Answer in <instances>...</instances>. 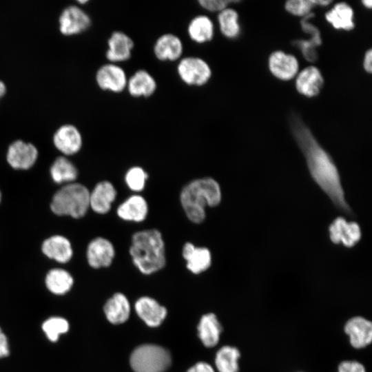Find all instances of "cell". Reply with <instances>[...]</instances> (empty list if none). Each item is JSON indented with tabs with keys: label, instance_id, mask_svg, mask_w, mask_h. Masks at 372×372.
I'll return each instance as SVG.
<instances>
[{
	"label": "cell",
	"instance_id": "cell-18",
	"mask_svg": "<svg viewBox=\"0 0 372 372\" xmlns=\"http://www.w3.org/2000/svg\"><path fill=\"white\" fill-rule=\"evenodd\" d=\"M182 255L186 260L187 268L194 274L206 271L211 265L210 251L206 247H196L189 242L184 245Z\"/></svg>",
	"mask_w": 372,
	"mask_h": 372
},
{
	"label": "cell",
	"instance_id": "cell-4",
	"mask_svg": "<svg viewBox=\"0 0 372 372\" xmlns=\"http://www.w3.org/2000/svg\"><path fill=\"white\" fill-rule=\"evenodd\" d=\"M90 208V191L78 183L65 184L53 195L50 209L58 216H84Z\"/></svg>",
	"mask_w": 372,
	"mask_h": 372
},
{
	"label": "cell",
	"instance_id": "cell-40",
	"mask_svg": "<svg viewBox=\"0 0 372 372\" xmlns=\"http://www.w3.org/2000/svg\"><path fill=\"white\" fill-rule=\"evenodd\" d=\"M9 345L6 335L0 328V358L9 355Z\"/></svg>",
	"mask_w": 372,
	"mask_h": 372
},
{
	"label": "cell",
	"instance_id": "cell-36",
	"mask_svg": "<svg viewBox=\"0 0 372 372\" xmlns=\"http://www.w3.org/2000/svg\"><path fill=\"white\" fill-rule=\"evenodd\" d=\"M292 45L301 51L303 56L309 62H315L318 59V52L315 46L309 40H295Z\"/></svg>",
	"mask_w": 372,
	"mask_h": 372
},
{
	"label": "cell",
	"instance_id": "cell-19",
	"mask_svg": "<svg viewBox=\"0 0 372 372\" xmlns=\"http://www.w3.org/2000/svg\"><path fill=\"white\" fill-rule=\"evenodd\" d=\"M269 68L274 76L287 81L293 78L297 74L298 63L293 55L282 51H276L269 58Z\"/></svg>",
	"mask_w": 372,
	"mask_h": 372
},
{
	"label": "cell",
	"instance_id": "cell-30",
	"mask_svg": "<svg viewBox=\"0 0 372 372\" xmlns=\"http://www.w3.org/2000/svg\"><path fill=\"white\" fill-rule=\"evenodd\" d=\"M218 21L221 33L227 38H236L240 32L237 12L227 8L218 12Z\"/></svg>",
	"mask_w": 372,
	"mask_h": 372
},
{
	"label": "cell",
	"instance_id": "cell-26",
	"mask_svg": "<svg viewBox=\"0 0 372 372\" xmlns=\"http://www.w3.org/2000/svg\"><path fill=\"white\" fill-rule=\"evenodd\" d=\"M327 21L337 30H351L353 23V11L345 2L338 3L325 14Z\"/></svg>",
	"mask_w": 372,
	"mask_h": 372
},
{
	"label": "cell",
	"instance_id": "cell-2",
	"mask_svg": "<svg viewBox=\"0 0 372 372\" xmlns=\"http://www.w3.org/2000/svg\"><path fill=\"white\" fill-rule=\"evenodd\" d=\"M130 254L134 265L143 274H152L163 269L166 264V257L161 233L156 229L134 233Z\"/></svg>",
	"mask_w": 372,
	"mask_h": 372
},
{
	"label": "cell",
	"instance_id": "cell-16",
	"mask_svg": "<svg viewBox=\"0 0 372 372\" xmlns=\"http://www.w3.org/2000/svg\"><path fill=\"white\" fill-rule=\"evenodd\" d=\"M126 90L134 98H147L156 92L157 82L148 71L140 69L128 78Z\"/></svg>",
	"mask_w": 372,
	"mask_h": 372
},
{
	"label": "cell",
	"instance_id": "cell-3",
	"mask_svg": "<svg viewBox=\"0 0 372 372\" xmlns=\"http://www.w3.org/2000/svg\"><path fill=\"white\" fill-rule=\"evenodd\" d=\"M221 200V190L218 183L212 178L195 179L181 190L180 201L189 220L202 223L206 216V207L218 206Z\"/></svg>",
	"mask_w": 372,
	"mask_h": 372
},
{
	"label": "cell",
	"instance_id": "cell-12",
	"mask_svg": "<svg viewBox=\"0 0 372 372\" xmlns=\"http://www.w3.org/2000/svg\"><path fill=\"white\" fill-rule=\"evenodd\" d=\"M114 256V247L107 238L96 237L87 245L86 251L87 262L94 269L109 267Z\"/></svg>",
	"mask_w": 372,
	"mask_h": 372
},
{
	"label": "cell",
	"instance_id": "cell-37",
	"mask_svg": "<svg viewBox=\"0 0 372 372\" xmlns=\"http://www.w3.org/2000/svg\"><path fill=\"white\" fill-rule=\"evenodd\" d=\"M347 224L343 217L336 218L329 227V238L334 244L340 243L344 228Z\"/></svg>",
	"mask_w": 372,
	"mask_h": 372
},
{
	"label": "cell",
	"instance_id": "cell-20",
	"mask_svg": "<svg viewBox=\"0 0 372 372\" xmlns=\"http://www.w3.org/2000/svg\"><path fill=\"white\" fill-rule=\"evenodd\" d=\"M135 309L138 316L152 327L159 326L167 315L165 307L147 296L141 297L136 302Z\"/></svg>",
	"mask_w": 372,
	"mask_h": 372
},
{
	"label": "cell",
	"instance_id": "cell-11",
	"mask_svg": "<svg viewBox=\"0 0 372 372\" xmlns=\"http://www.w3.org/2000/svg\"><path fill=\"white\" fill-rule=\"evenodd\" d=\"M134 43L125 32L116 30L112 32L107 39L105 57L110 63L125 62L130 59Z\"/></svg>",
	"mask_w": 372,
	"mask_h": 372
},
{
	"label": "cell",
	"instance_id": "cell-39",
	"mask_svg": "<svg viewBox=\"0 0 372 372\" xmlns=\"http://www.w3.org/2000/svg\"><path fill=\"white\" fill-rule=\"evenodd\" d=\"M338 372H366L364 365L355 360H344L338 366Z\"/></svg>",
	"mask_w": 372,
	"mask_h": 372
},
{
	"label": "cell",
	"instance_id": "cell-31",
	"mask_svg": "<svg viewBox=\"0 0 372 372\" xmlns=\"http://www.w3.org/2000/svg\"><path fill=\"white\" fill-rule=\"evenodd\" d=\"M42 329L51 342H56L61 334L68 331L69 323L63 318L52 317L43 323Z\"/></svg>",
	"mask_w": 372,
	"mask_h": 372
},
{
	"label": "cell",
	"instance_id": "cell-42",
	"mask_svg": "<svg viewBox=\"0 0 372 372\" xmlns=\"http://www.w3.org/2000/svg\"><path fill=\"white\" fill-rule=\"evenodd\" d=\"M371 62H372V50L371 49H369L365 54L364 62H363L364 68L369 73H371L372 71Z\"/></svg>",
	"mask_w": 372,
	"mask_h": 372
},
{
	"label": "cell",
	"instance_id": "cell-43",
	"mask_svg": "<svg viewBox=\"0 0 372 372\" xmlns=\"http://www.w3.org/2000/svg\"><path fill=\"white\" fill-rule=\"evenodd\" d=\"M7 92V87L5 83L0 80V99L6 95Z\"/></svg>",
	"mask_w": 372,
	"mask_h": 372
},
{
	"label": "cell",
	"instance_id": "cell-13",
	"mask_svg": "<svg viewBox=\"0 0 372 372\" xmlns=\"http://www.w3.org/2000/svg\"><path fill=\"white\" fill-rule=\"evenodd\" d=\"M183 49V43L179 37L173 33H165L156 40L153 52L161 61H176L182 58Z\"/></svg>",
	"mask_w": 372,
	"mask_h": 372
},
{
	"label": "cell",
	"instance_id": "cell-33",
	"mask_svg": "<svg viewBox=\"0 0 372 372\" xmlns=\"http://www.w3.org/2000/svg\"><path fill=\"white\" fill-rule=\"evenodd\" d=\"M361 236L362 233L359 225L354 221L347 223L340 242L346 247L351 248L360 241Z\"/></svg>",
	"mask_w": 372,
	"mask_h": 372
},
{
	"label": "cell",
	"instance_id": "cell-7",
	"mask_svg": "<svg viewBox=\"0 0 372 372\" xmlns=\"http://www.w3.org/2000/svg\"><path fill=\"white\" fill-rule=\"evenodd\" d=\"M92 24L90 15L80 6L65 7L59 17V29L64 36L79 34L87 30Z\"/></svg>",
	"mask_w": 372,
	"mask_h": 372
},
{
	"label": "cell",
	"instance_id": "cell-38",
	"mask_svg": "<svg viewBox=\"0 0 372 372\" xmlns=\"http://www.w3.org/2000/svg\"><path fill=\"white\" fill-rule=\"evenodd\" d=\"M237 2L239 1L232 0H199L198 3L205 10L220 12L227 8L229 3Z\"/></svg>",
	"mask_w": 372,
	"mask_h": 372
},
{
	"label": "cell",
	"instance_id": "cell-29",
	"mask_svg": "<svg viewBox=\"0 0 372 372\" xmlns=\"http://www.w3.org/2000/svg\"><path fill=\"white\" fill-rule=\"evenodd\" d=\"M239 350L230 346L221 347L216 353L215 364L219 372H238Z\"/></svg>",
	"mask_w": 372,
	"mask_h": 372
},
{
	"label": "cell",
	"instance_id": "cell-24",
	"mask_svg": "<svg viewBox=\"0 0 372 372\" xmlns=\"http://www.w3.org/2000/svg\"><path fill=\"white\" fill-rule=\"evenodd\" d=\"M107 319L112 324L125 322L130 316V305L128 300L121 293H116L104 306Z\"/></svg>",
	"mask_w": 372,
	"mask_h": 372
},
{
	"label": "cell",
	"instance_id": "cell-15",
	"mask_svg": "<svg viewBox=\"0 0 372 372\" xmlns=\"http://www.w3.org/2000/svg\"><path fill=\"white\" fill-rule=\"evenodd\" d=\"M116 194L114 186L110 181L98 183L92 192H90V208L99 214L107 213L111 209Z\"/></svg>",
	"mask_w": 372,
	"mask_h": 372
},
{
	"label": "cell",
	"instance_id": "cell-5",
	"mask_svg": "<svg viewBox=\"0 0 372 372\" xmlns=\"http://www.w3.org/2000/svg\"><path fill=\"white\" fill-rule=\"evenodd\" d=\"M130 361L134 372H165L171 364V355L162 347L145 344L132 351Z\"/></svg>",
	"mask_w": 372,
	"mask_h": 372
},
{
	"label": "cell",
	"instance_id": "cell-25",
	"mask_svg": "<svg viewBox=\"0 0 372 372\" xmlns=\"http://www.w3.org/2000/svg\"><path fill=\"white\" fill-rule=\"evenodd\" d=\"M198 335L206 347H213L219 341L222 326L214 313H207L201 318L198 326Z\"/></svg>",
	"mask_w": 372,
	"mask_h": 372
},
{
	"label": "cell",
	"instance_id": "cell-27",
	"mask_svg": "<svg viewBox=\"0 0 372 372\" xmlns=\"http://www.w3.org/2000/svg\"><path fill=\"white\" fill-rule=\"evenodd\" d=\"M50 173L54 182L59 184L74 183L78 176L76 167L65 156H60L54 161Z\"/></svg>",
	"mask_w": 372,
	"mask_h": 372
},
{
	"label": "cell",
	"instance_id": "cell-41",
	"mask_svg": "<svg viewBox=\"0 0 372 372\" xmlns=\"http://www.w3.org/2000/svg\"><path fill=\"white\" fill-rule=\"evenodd\" d=\"M187 372H214V370L208 363L200 362L189 369Z\"/></svg>",
	"mask_w": 372,
	"mask_h": 372
},
{
	"label": "cell",
	"instance_id": "cell-46",
	"mask_svg": "<svg viewBox=\"0 0 372 372\" xmlns=\"http://www.w3.org/2000/svg\"><path fill=\"white\" fill-rule=\"evenodd\" d=\"M1 192H0V203H1Z\"/></svg>",
	"mask_w": 372,
	"mask_h": 372
},
{
	"label": "cell",
	"instance_id": "cell-9",
	"mask_svg": "<svg viewBox=\"0 0 372 372\" xmlns=\"http://www.w3.org/2000/svg\"><path fill=\"white\" fill-rule=\"evenodd\" d=\"M38 156V149L34 144L18 139L8 146L6 161L13 169L25 170L34 165Z\"/></svg>",
	"mask_w": 372,
	"mask_h": 372
},
{
	"label": "cell",
	"instance_id": "cell-14",
	"mask_svg": "<svg viewBox=\"0 0 372 372\" xmlns=\"http://www.w3.org/2000/svg\"><path fill=\"white\" fill-rule=\"evenodd\" d=\"M344 330L355 349L367 347L372 341V323L362 316H354L345 323Z\"/></svg>",
	"mask_w": 372,
	"mask_h": 372
},
{
	"label": "cell",
	"instance_id": "cell-17",
	"mask_svg": "<svg viewBox=\"0 0 372 372\" xmlns=\"http://www.w3.org/2000/svg\"><path fill=\"white\" fill-rule=\"evenodd\" d=\"M41 251L46 257L59 263L69 262L73 255L70 241L61 235H54L46 238L42 243Z\"/></svg>",
	"mask_w": 372,
	"mask_h": 372
},
{
	"label": "cell",
	"instance_id": "cell-34",
	"mask_svg": "<svg viewBox=\"0 0 372 372\" xmlns=\"http://www.w3.org/2000/svg\"><path fill=\"white\" fill-rule=\"evenodd\" d=\"M315 6L311 0H290L286 2V10L293 15L305 17Z\"/></svg>",
	"mask_w": 372,
	"mask_h": 372
},
{
	"label": "cell",
	"instance_id": "cell-1",
	"mask_svg": "<svg viewBox=\"0 0 372 372\" xmlns=\"http://www.w3.org/2000/svg\"><path fill=\"white\" fill-rule=\"evenodd\" d=\"M291 134L302 152L315 183L329 196L340 211L354 214L345 200L338 169L330 154L320 145L302 118L293 114L289 119Z\"/></svg>",
	"mask_w": 372,
	"mask_h": 372
},
{
	"label": "cell",
	"instance_id": "cell-8",
	"mask_svg": "<svg viewBox=\"0 0 372 372\" xmlns=\"http://www.w3.org/2000/svg\"><path fill=\"white\" fill-rule=\"evenodd\" d=\"M127 79L122 67L110 62L101 65L95 75L96 83L101 90L116 94L126 90Z\"/></svg>",
	"mask_w": 372,
	"mask_h": 372
},
{
	"label": "cell",
	"instance_id": "cell-45",
	"mask_svg": "<svg viewBox=\"0 0 372 372\" xmlns=\"http://www.w3.org/2000/svg\"><path fill=\"white\" fill-rule=\"evenodd\" d=\"M362 3L365 7L368 8H371L372 1L371 0H364L362 1Z\"/></svg>",
	"mask_w": 372,
	"mask_h": 372
},
{
	"label": "cell",
	"instance_id": "cell-23",
	"mask_svg": "<svg viewBox=\"0 0 372 372\" xmlns=\"http://www.w3.org/2000/svg\"><path fill=\"white\" fill-rule=\"evenodd\" d=\"M187 32L192 41L198 44H203L213 39L214 25L207 15L198 14L189 21Z\"/></svg>",
	"mask_w": 372,
	"mask_h": 372
},
{
	"label": "cell",
	"instance_id": "cell-10",
	"mask_svg": "<svg viewBox=\"0 0 372 372\" xmlns=\"http://www.w3.org/2000/svg\"><path fill=\"white\" fill-rule=\"evenodd\" d=\"M54 147L64 156L78 153L83 145L80 130L74 125L66 123L59 126L52 136Z\"/></svg>",
	"mask_w": 372,
	"mask_h": 372
},
{
	"label": "cell",
	"instance_id": "cell-44",
	"mask_svg": "<svg viewBox=\"0 0 372 372\" xmlns=\"http://www.w3.org/2000/svg\"><path fill=\"white\" fill-rule=\"evenodd\" d=\"M313 3L315 5V6H327L329 5V3H331L332 2V1H327V0H311Z\"/></svg>",
	"mask_w": 372,
	"mask_h": 372
},
{
	"label": "cell",
	"instance_id": "cell-32",
	"mask_svg": "<svg viewBox=\"0 0 372 372\" xmlns=\"http://www.w3.org/2000/svg\"><path fill=\"white\" fill-rule=\"evenodd\" d=\"M147 178V172L142 167L134 166L127 170L125 180L131 190L139 192L145 188Z\"/></svg>",
	"mask_w": 372,
	"mask_h": 372
},
{
	"label": "cell",
	"instance_id": "cell-22",
	"mask_svg": "<svg viewBox=\"0 0 372 372\" xmlns=\"http://www.w3.org/2000/svg\"><path fill=\"white\" fill-rule=\"evenodd\" d=\"M148 213V205L141 195L134 194L128 197L116 209L118 216L127 221L142 222Z\"/></svg>",
	"mask_w": 372,
	"mask_h": 372
},
{
	"label": "cell",
	"instance_id": "cell-28",
	"mask_svg": "<svg viewBox=\"0 0 372 372\" xmlns=\"http://www.w3.org/2000/svg\"><path fill=\"white\" fill-rule=\"evenodd\" d=\"M45 282L50 292L56 295H63L70 290L74 279L65 269L54 268L47 273Z\"/></svg>",
	"mask_w": 372,
	"mask_h": 372
},
{
	"label": "cell",
	"instance_id": "cell-6",
	"mask_svg": "<svg viewBox=\"0 0 372 372\" xmlns=\"http://www.w3.org/2000/svg\"><path fill=\"white\" fill-rule=\"evenodd\" d=\"M180 79L187 85L201 87L210 80L212 71L208 63L199 56L182 57L176 66Z\"/></svg>",
	"mask_w": 372,
	"mask_h": 372
},
{
	"label": "cell",
	"instance_id": "cell-21",
	"mask_svg": "<svg viewBox=\"0 0 372 372\" xmlns=\"http://www.w3.org/2000/svg\"><path fill=\"white\" fill-rule=\"evenodd\" d=\"M324 79L320 71L315 66L302 70L296 80L298 92L307 97L317 96L322 87Z\"/></svg>",
	"mask_w": 372,
	"mask_h": 372
},
{
	"label": "cell",
	"instance_id": "cell-35",
	"mask_svg": "<svg viewBox=\"0 0 372 372\" xmlns=\"http://www.w3.org/2000/svg\"><path fill=\"white\" fill-rule=\"evenodd\" d=\"M314 17L313 13H309L300 21V25L302 30L310 35L309 40L315 46L318 47L322 44V39L319 29L315 26L309 20Z\"/></svg>",
	"mask_w": 372,
	"mask_h": 372
}]
</instances>
